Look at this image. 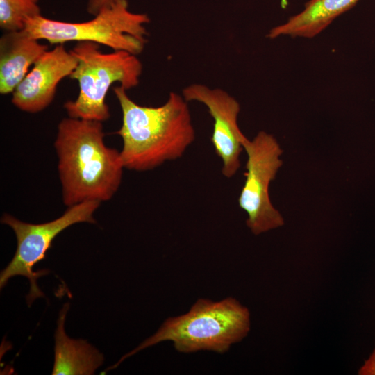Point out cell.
Masks as SVG:
<instances>
[{
    "label": "cell",
    "instance_id": "obj_11",
    "mask_svg": "<svg viewBox=\"0 0 375 375\" xmlns=\"http://www.w3.org/2000/svg\"><path fill=\"white\" fill-rule=\"evenodd\" d=\"M65 303L60 310L55 333L53 375H90L103 362V356L85 340H74L65 331Z\"/></svg>",
    "mask_w": 375,
    "mask_h": 375
},
{
    "label": "cell",
    "instance_id": "obj_2",
    "mask_svg": "<svg viewBox=\"0 0 375 375\" xmlns=\"http://www.w3.org/2000/svg\"><path fill=\"white\" fill-rule=\"evenodd\" d=\"M54 147L65 205L90 200L101 202L112 197L124 167L120 151L105 144L101 122L62 119Z\"/></svg>",
    "mask_w": 375,
    "mask_h": 375
},
{
    "label": "cell",
    "instance_id": "obj_12",
    "mask_svg": "<svg viewBox=\"0 0 375 375\" xmlns=\"http://www.w3.org/2000/svg\"><path fill=\"white\" fill-rule=\"evenodd\" d=\"M360 0H310L303 10L267 33L270 39L280 36L310 38L323 31L338 17Z\"/></svg>",
    "mask_w": 375,
    "mask_h": 375
},
{
    "label": "cell",
    "instance_id": "obj_5",
    "mask_svg": "<svg viewBox=\"0 0 375 375\" xmlns=\"http://www.w3.org/2000/svg\"><path fill=\"white\" fill-rule=\"evenodd\" d=\"M93 17L86 22H67L40 15L27 19L24 29L51 44L92 42L135 55L143 51L147 42L145 25L150 19L147 14L129 10L127 0H114Z\"/></svg>",
    "mask_w": 375,
    "mask_h": 375
},
{
    "label": "cell",
    "instance_id": "obj_10",
    "mask_svg": "<svg viewBox=\"0 0 375 375\" xmlns=\"http://www.w3.org/2000/svg\"><path fill=\"white\" fill-rule=\"evenodd\" d=\"M24 29L5 32L0 38V93H12L31 66L48 51Z\"/></svg>",
    "mask_w": 375,
    "mask_h": 375
},
{
    "label": "cell",
    "instance_id": "obj_14",
    "mask_svg": "<svg viewBox=\"0 0 375 375\" xmlns=\"http://www.w3.org/2000/svg\"><path fill=\"white\" fill-rule=\"evenodd\" d=\"M358 375H375V344L373 351L358 370Z\"/></svg>",
    "mask_w": 375,
    "mask_h": 375
},
{
    "label": "cell",
    "instance_id": "obj_13",
    "mask_svg": "<svg viewBox=\"0 0 375 375\" xmlns=\"http://www.w3.org/2000/svg\"><path fill=\"white\" fill-rule=\"evenodd\" d=\"M39 0H0V27L4 32L23 30L27 19L40 15Z\"/></svg>",
    "mask_w": 375,
    "mask_h": 375
},
{
    "label": "cell",
    "instance_id": "obj_3",
    "mask_svg": "<svg viewBox=\"0 0 375 375\" xmlns=\"http://www.w3.org/2000/svg\"><path fill=\"white\" fill-rule=\"evenodd\" d=\"M250 329V311L238 299L231 297L220 301L199 299L185 314L167 318L153 335L106 370L113 369L127 358L165 341H171L174 349L183 353L200 351L224 353L245 338Z\"/></svg>",
    "mask_w": 375,
    "mask_h": 375
},
{
    "label": "cell",
    "instance_id": "obj_9",
    "mask_svg": "<svg viewBox=\"0 0 375 375\" xmlns=\"http://www.w3.org/2000/svg\"><path fill=\"white\" fill-rule=\"evenodd\" d=\"M77 64L71 51H67L62 44H56L38 60L14 90L12 104L29 113L44 110L53 101L58 83L70 76Z\"/></svg>",
    "mask_w": 375,
    "mask_h": 375
},
{
    "label": "cell",
    "instance_id": "obj_4",
    "mask_svg": "<svg viewBox=\"0 0 375 375\" xmlns=\"http://www.w3.org/2000/svg\"><path fill=\"white\" fill-rule=\"evenodd\" d=\"M78 64L70 75L78 82L79 91L74 101L65 103L70 117L104 122L110 111L106 103L111 86L118 83L126 90L140 83L142 64L137 55L126 51H101L99 44L79 42L71 51Z\"/></svg>",
    "mask_w": 375,
    "mask_h": 375
},
{
    "label": "cell",
    "instance_id": "obj_15",
    "mask_svg": "<svg viewBox=\"0 0 375 375\" xmlns=\"http://www.w3.org/2000/svg\"><path fill=\"white\" fill-rule=\"evenodd\" d=\"M114 0H88L87 11L92 16L96 15L101 9L110 6Z\"/></svg>",
    "mask_w": 375,
    "mask_h": 375
},
{
    "label": "cell",
    "instance_id": "obj_7",
    "mask_svg": "<svg viewBox=\"0 0 375 375\" xmlns=\"http://www.w3.org/2000/svg\"><path fill=\"white\" fill-rule=\"evenodd\" d=\"M242 146L247 160L238 204L247 215V227L258 235L285 224L283 217L272 205L269 194V184L283 165V150L276 138L265 131L258 132L253 140L246 138Z\"/></svg>",
    "mask_w": 375,
    "mask_h": 375
},
{
    "label": "cell",
    "instance_id": "obj_8",
    "mask_svg": "<svg viewBox=\"0 0 375 375\" xmlns=\"http://www.w3.org/2000/svg\"><path fill=\"white\" fill-rule=\"evenodd\" d=\"M187 101H198L207 108L213 119L211 142L222 161V174L233 177L240 167L242 142L247 138L238 125L240 106L227 92L203 84H192L183 90Z\"/></svg>",
    "mask_w": 375,
    "mask_h": 375
},
{
    "label": "cell",
    "instance_id": "obj_1",
    "mask_svg": "<svg viewBox=\"0 0 375 375\" xmlns=\"http://www.w3.org/2000/svg\"><path fill=\"white\" fill-rule=\"evenodd\" d=\"M122 113L120 156L124 168L149 171L181 158L195 139L188 101L170 92L160 106L139 105L118 85L113 88Z\"/></svg>",
    "mask_w": 375,
    "mask_h": 375
},
{
    "label": "cell",
    "instance_id": "obj_6",
    "mask_svg": "<svg viewBox=\"0 0 375 375\" xmlns=\"http://www.w3.org/2000/svg\"><path fill=\"white\" fill-rule=\"evenodd\" d=\"M99 201H85L71 206L58 218L42 224H34L24 222L15 217L4 214L1 223L9 226L17 238L15 253L0 274V287L2 288L8 281L16 276H23L29 280L30 290L26 296L28 306L44 294L37 284V280L47 274V270L34 272L33 268L46 256L54 238L70 226L88 222L95 224L94 212L99 208Z\"/></svg>",
    "mask_w": 375,
    "mask_h": 375
}]
</instances>
